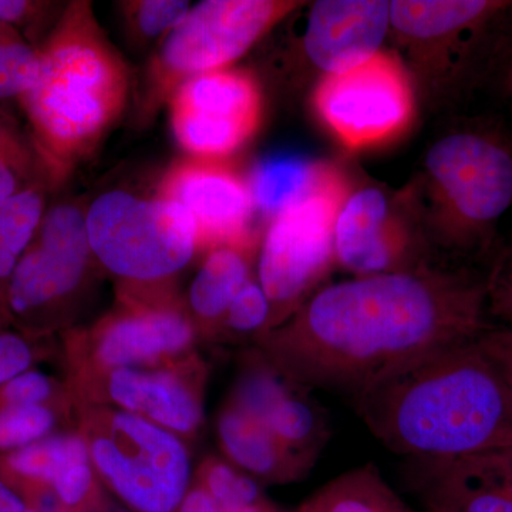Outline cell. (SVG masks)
<instances>
[{
	"label": "cell",
	"instance_id": "obj_1",
	"mask_svg": "<svg viewBox=\"0 0 512 512\" xmlns=\"http://www.w3.org/2000/svg\"><path fill=\"white\" fill-rule=\"evenodd\" d=\"M487 282L426 264L356 276L313 293L258 349L303 389L356 400L384 377L439 350L477 339Z\"/></svg>",
	"mask_w": 512,
	"mask_h": 512
},
{
	"label": "cell",
	"instance_id": "obj_2",
	"mask_svg": "<svg viewBox=\"0 0 512 512\" xmlns=\"http://www.w3.org/2000/svg\"><path fill=\"white\" fill-rule=\"evenodd\" d=\"M369 430L416 461L460 460L512 437V389L478 338L384 377L355 400Z\"/></svg>",
	"mask_w": 512,
	"mask_h": 512
},
{
	"label": "cell",
	"instance_id": "obj_3",
	"mask_svg": "<svg viewBox=\"0 0 512 512\" xmlns=\"http://www.w3.org/2000/svg\"><path fill=\"white\" fill-rule=\"evenodd\" d=\"M39 59V76L18 103L55 188L123 117L131 73L87 0L67 2L39 47Z\"/></svg>",
	"mask_w": 512,
	"mask_h": 512
},
{
	"label": "cell",
	"instance_id": "obj_4",
	"mask_svg": "<svg viewBox=\"0 0 512 512\" xmlns=\"http://www.w3.org/2000/svg\"><path fill=\"white\" fill-rule=\"evenodd\" d=\"M424 170L441 241L461 251L487 244L512 205V133L478 123L448 131L427 150Z\"/></svg>",
	"mask_w": 512,
	"mask_h": 512
},
{
	"label": "cell",
	"instance_id": "obj_5",
	"mask_svg": "<svg viewBox=\"0 0 512 512\" xmlns=\"http://www.w3.org/2000/svg\"><path fill=\"white\" fill-rule=\"evenodd\" d=\"M77 404L79 431L101 483L130 512H178L194 481L184 440L116 407Z\"/></svg>",
	"mask_w": 512,
	"mask_h": 512
},
{
	"label": "cell",
	"instance_id": "obj_6",
	"mask_svg": "<svg viewBox=\"0 0 512 512\" xmlns=\"http://www.w3.org/2000/svg\"><path fill=\"white\" fill-rule=\"evenodd\" d=\"M86 227L97 264L120 285L174 284L198 252L190 215L160 197L104 192L87 208Z\"/></svg>",
	"mask_w": 512,
	"mask_h": 512
},
{
	"label": "cell",
	"instance_id": "obj_7",
	"mask_svg": "<svg viewBox=\"0 0 512 512\" xmlns=\"http://www.w3.org/2000/svg\"><path fill=\"white\" fill-rule=\"evenodd\" d=\"M198 336L174 284L120 285L111 312L70 339L76 382L111 370L178 362L192 356Z\"/></svg>",
	"mask_w": 512,
	"mask_h": 512
},
{
	"label": "cell",
	"instance_id": "obj_8",
	"mask_svg": "<svg viewBox=\"0 0 512 512\" xmlns=\"http://www.w3.org/2000/svg\"><path fill=\"white\" fill-rule=\"evenodd\" d=\"M299 5L288 0H207L191 8L148 63L140 120L147 123L191 77L227 69Z\"/></svg>",
	"mask_w": 512,
	"mask_h": 512
},
{
	"label": "cell",
	"instance_id": "obj_9",
	"mask_svg": "<svg viewBox=\"0 0 512 512\" xmlns=\"http://www.w3.org/2000/svg\"><path fill=\"white\" fill-rule=\"evenodd\" d=\"M349 192L335 170L319 165L308 190L269 222L258 282L271 303L269 330L292 315L335 261V227Z\"/></svg>",
	"mask_w": 512,
	"mask_h": 512
},
{
	"label": "cell",
	"instance_id": "obj_10",
	"mask_svg": "<svg viewBox=\"0 0 512 512\" xmlns=\"http://www.w3.org/2000/svg\"><path fill=\"white\" fill-rule=\"evenodd\" d=\"M97 266L86 210L76 202L47 208L6 286L9 316L40 328L62 322L89 291Z\"/></svg>",
	"mask_w": 512,
	"mask_h": 512
},
{
	"label": "cell",
	"instance_id": "obj_11",
	"mask_svg": "<svg viewBox=\"0 0 512 512\" xmlns=\"http://www.w3.org/2000/svg\"><path fill=\"white\" fill-rule=\"evenodd\" d=\"M313 103L320 119L352 150L397 136L413 113L409 76L396 57L383 52L348 72L323 77Z\"/></svg>",
	"mask_w": 512,
	"mask_h": 512
},
{
	"label": "cell",
	"instance_id": "obj_12",
	"mask_svg": "<svg viewBox=\"0 0 512 512\" xmlns=\"http://www.w3.org/2000/svg\"><path fill=\"white\" fill-rule=\"evenodd\" d=\"M175 140L192 157L220 160L261 126L262 93L251 73L235 69L198 74L168 100Z\"/></svg>",
	"mask_w": 512,
	"mask_h": 512
},
{
	"label": "cell",
	"instance_id": "obj_13",
	"mask_svg": "<svg viewBox=\"0 0 512 512\" xmlns=\"http://www.w3.org/2000/svg\"><path fill=\"white\" fill-rule=\"evenodd\" d=\"M204 367L195 357L156 367L117 369L76 382L77 402L104 404L190 439L204 419Z\"/></svg>",
	"mask_w": 512,
	"mask_h": 512
},
{
	"label": "cell",
	"instance_id": "obj_14",
	"mask_svg": "<svg viewBox=\"0 0 512 512\" xmlns=\"http://www.w3.org/2000/svg\"><path fill=\"white\" fill-rule=\"evenodd\" d=\"M157 197L180 205L195 227L197 251L255 248L251 232L254 200L248 180L217 160L188 158L168 168Z\"/></svg>",
	"mask_w": 512,
	"mask_h": 512
},
{
	"label": "cell",
	"instance_id": "obj_15",
	"mask_svg": "<svg viewBox=\"0 0 512 512\" xmlns=\"http://www.w3.org/2000/svg\"><path fill=\"white\" fill-rule=\"evenodd\" d=\"M389 28L386 0H319L309 10L303 50L326 76L345 73L380 52Z\"/></svg>",
	"mask_w": 512,
	"mask_h": 512
},
{
	"label": "cell",
	"instance_id": "obj_16",
	"mask_svg": "<svg viewBox=\"0 0 512 512\" xmlns=\"http://www.w3.org/2000/svg\"><path fill=\"white\" fill-rule=\"evenodd\" d=\"M335 261L356 276L409 271L417 264L399 224H392L389 202L379 188L348 195L336 220Z\"/></svg>",
	"mask_w": 512,
	"mask_h": 512
},
{
	"label": "cell",
	"instance_id": "obj_17",
	"mask_svg": "<svg viewBox=\"0 0 512 512\" xmlns=\"http://www.w3.org/2000/svg\"><path fill=\"white\" fill-rule=\"evenodd\" d=\"M429 512H512V484L474 457L417 461Z\"/></svg>",
	"mask_w": 512,
	"mask_h": 512
},
{
	"label": "cell",
	"instance_id": "obj_18",
	"mask_svg": "<svg viewBox=\"0 0 512 512\" xmlns=\"http://www.w3.org/2000/svg\"><path fill=\"white\" fill-rule=\"evenodd\" d=\"M510 2L491 0H393L390 28L413 42L456 45L480 39Z\"/></svg>",
	"mask_w": 512,
	"mask_h": 512
},
{
	"label": "cell",
	"instance_id": "obj_19",
	"mask_svg": "<svg viewBox=\"0 0 512 512\" xmlns=\"http://www.w3.org/2000/svg\"><path fill=\"white\" fill-rule=\"evenodd\" d=\"M217 436L229 463L259 483H291L312 467L282 446L264 423L229 403L218 414Z\"/></svg>",
	"mask_w": 512,
	"mask_h": 512
},
{
	"label": "cell",
	"instance_id": "obj_20",
	"mask_svg": "<svg viewBox=\"0 0 512 512\" xmlns=\"http://www.w3.org/2000/svg\"><path fill=\"white\" fill-rule=\"evenodd\" d=\"M254 249L221 247L207 252L185 302L198 335L217 338L229 305L252 278Z\"/></svg>",
	"mask_w": 512,
	"mask_h": 512
},
{
	"label": "cell",
	"instance_id": "obj_21",
	"mask_svg": "<svg viewBox=\"0 0 512 512\" xmlns=\"http://www.w3.org/2000/svg\"><path fill=\"white\" fill-rule=\"evenodd\" d=\"M90 460L89 446L80 431L57 433L8 454L6 468L20 483L28 484L23 493L29 505L39 495L52 494L50 488L67 468ZM53 495V494H52Z\"/></svg>",
	"mask_w": 512,
	"mask_h": 512
},
{
	"label": "cell",
	"instance_id": "obj_22",
	"mask_svg": "<svg viewBox=\"0 0 512 512\" xmlns=\"http://www.w3.org/2000/svg\"><path fill=\"white\" fill-rule=\"evenodd\" d=\"M298 512H410L372 464L323 485Z\"/></svg>",
	"mask_w": 512,
	"mask_h": 512
},
{
	"label": "cell",
	"instance_id": "obj_23",
	"mask_svg": "<svg viewBox=\"0 0 512 512\" xmlns=\"http://www.w3.org/2000/svg\"><path fill=\"white\" fill-rule=\"evenodd\" d=\"M305 392L296 384L271 410L264 424L282 446L312 466L325 443L326 426L319 407Z\"/></svg>",
	"mask_w": 512,
	"mask_h": 512
},
{
	"label": "cell",
	"instance_id": "obj_24",
	"mask_svg": "<svg viewBox=\"0 0 512 512\" xmlns=\"http://www.w3.org/2000/svg\"><path fill=\"white\" fill-rule=\"evenodd\" d=\"M319 164L296 156L269 157L248 178L255 210L274 218L308 190Z\"/></svg>",
	"mask_w": 512,
	"mask_h": 512
},
{
	"label": "cell",
	"instance_id": "obj_25",
	"mask_svg": "<svg viewBox=\"0 0 512 512\" xmlns=\"http://www.w3.org/2000/svg\"><path fill=\"white\" fill-rule=\"evenodd\" d=\"M46 185L0 201V292L35 237L47 210Z\"/></svg>",
	"mask_w": 512,
	"mask_h": 512
},
{
	"label": "cell",
	"instance_id": "obj_26",
	"mask_svg": "<svg viewBox=\"0 0 512 512\" xmlns=\"http://www.w3.org/2000/svg\"><path fill=\"white\" fill-rule=\"evenodd\" d=\"M42 185L52 188L29 131L0 109V201Z\"/></svg>",
	"mask_w": 512,
	"mask_h": 512
},
{
	"label": "cell",
	"instance_id": "obj_27",
	"mask_svg": "<svg viewBox=\"0 0 512 512\" xmlns=\"http://www.w3.org/2000/svg\"><path fill=\"white\" fill-rule=\"evenodd\" d=\"M208 494L231 512H275L266 500L261 483L229 461L210 457L194 477Z\"/></svg>",
	"mask_w": 512,
	"mask_h": 512
},
{
	"label": "cell",
	"instance_id": "obj_28",
	"mask_svg": "<svg viewBox=\"0 0 512 512\" xmlns=\"http://www.w3.org/2000/svg\"><path fill=\"white\" fill-rule=\"evenodd\" d=\"M117 5L128 39L141 47L161 45L191 9L183 0H124Z\"/></svg>",
	"mask_w": 512,
	"mask_h": 512
},
{
	"label": "cell",
	"instance_id": "obj_29",
	"mask_svg": "<svg viewBox=\"0 0 512 512\" xmlns=\"http://www.w3.org/2000/svg\"><path fill=\"white\" fill-rule=\"evenodd\" d=\"M39 50L0 22V104L19 101L39 76Z\"/></svg>",
	"mask_w": 512,
	"mask_h": 512
},
{
	"label": "cell",
	"instance_id": "obj_30",
	"mask_svg": "<svg viewBox=\"0 0 512 512\" xmlns=\"http://www.w3.org/2000/svg\"><path fill=\"white\" fill-rule=\"evenodd\" d=\"M59 413L49 404L0 407V451L13 453L52 436Z\"/></svg>",
	"mask_w": 512,
	"mask_h": 512
},
{
	"label": "cell",
	"instance_id": "obj_31",
	"mask_svg": "<svg viewBox=\"0 0 512 512\" xmlns=\"http://www.w3.org/2000/svg\"><path fill=\"white\" fill-rule=\"evenodd\" d=\"M269 323L271 303L259 282L251 278L229 305L217 338L227 336L239 339L256 336L259 340L268 332Z\"/></svg>",
	"mask_w": 512,
	"mask_h": 512
},
{
	"label": "cell",
	"instance_id": "obj_32",
	"mask_svg": "<svg viewBox=\"0 0 512 512\" xmlns=\"http://www.w3.org/2000/svg\"><path fill=\"white\" fill-rule=\"evenodd\" d=\"M66 5L49 0H0V22L15 29L39 50Z\"/></svg>",
	"mask_w": 512,
	"mask_h": 512
},
{
	"label": "cell",
	"instance_id": "obj_33",
	"mask_svg": "<svg viewBox=\"0 0 512 512\" xmlns=\"http://www.w3.org/2000/svg\"><path fill=\"white\" fill-rule=\"evenodd\" d=\"M495 42L488 59V72L501 97L512 107V2L495 20Z\"/></svg>",
	"mask_w": 512,
	"mask_h": 512
},
{
	"label": "cell",
	"instance_id": "obj_34",
	"mask_svg": "<svg viewBox=\"0 0 512 512\" xmlns=\"http://www.w3.org/2000/svg\"><path fill=\"white\" fill-rule=\"evenodd\" d=\"M59 387L52 377L37 370H26L0 389V407L37 406L57 399Z\"/></svg>",
	"mask_w": 512,
	"mask_h": 512
},
{
	"label": "cell",
	"instance_id": "obj_35",
	"mask_svg": "<svg viewBox=\"0 0 512 512\" xmlns=\"http://www.w3.org/2000/svg\"><path fill=\"white\" fill-rule=\"evenodd\" d=\"M487 305L512 329V247L501 256L487 281Z\"/></svg>",
	"mask_w": 512,
	"mask_h": 512
},
{
	"label": "cell",
	"instance_id": "obj_36",
	"mask_svg": "<svg viewBox=\"0 0 512 512\" xmlns=\"http://www.w3.org/2000/svg\"><path fill=\"white\" fill-rule=\"evenodd\" d=\"M35 359L32 345L19 333L0 330V389L29 370Z\"/></svg>",
	"mask_w": 512,
	"mask_h": 512
},
{
	"label": "cell",
	"instance_id": "obj_37",
	"mask_svg": "<svg viewBox=\"0 0 512 512\" xmlns=\"http://www.w3.org/2000/svg\"><path fill=\"white\" fill-rule=\"evenodd\" d=\"M478 343L500 367L512 389V329H487L478 336Z\"/></svg>",
	"mask_w": 512,
	"mask_h": 512
},
{
	"label": "cell",
	"instance_id": "obj_38",
	"mask_svg": "<svg viewBox=\"0 0 512 512\" xmlns=\"http://www.w3.org/2000/svg\"><path fill=\"white\" fill-rule=\"evenodd\" d=\"M491 468L498 476L512 484V437L498 446L488 448L481 453L470 456Z\"/></svg>",
	"mask_w": 512,
	"mask_h": 512
},
{
	"label": "cell",
	"instance_id": "obj_39",
	"mask_svg": "<svg viewBox=\"0 0 512 512\" xmlns=\"http://www.w3.org/2000/svg\"><path fill=\"white\" fill-rule=\"evenodd\" d=\"M178 512H231L227 508L222 507L218 504L214 498L211 497L201 485L194 483L187 495H185L183 503H181Z\"/></svg>",
	"mask_w": 512,
	"mask_h": 512
},
{
	"label": "cell",
	"instance_id": "obj_40",
	"mask_svg": "<svg viewBox=\"0 0 512 512\" xmlns=\"http://www.w3.org/2000/svg\"><path fill=\"white\" fill-rule=\"evenodd\" d=\"M30 508L26 498L0 477V512H28Z\"/></svg>",
	"mask_w": 512,
	"mask_h": 512
},
{
	"label": "cell",
	"instance_id": "obj_41",
	"mask_svg": "<svg viewBox=\"0 0 512 512\" xmlns=\"http://www.w3.org/2000/svg\"><path fill=\"white\" fill-rule=\"evenodd\" d=\"M93 512H130L128 510H110L109 507H107L106 504L101 505L100 508H97L96 511Z\"/></svg>",
	"mask_w": 512,
	"mask_h": 512
},
{
	"label": "cell",
	"instance_id": "obj_42",
	"mask_svg": "<svg viewBox=\"0 0 512 512\" xmlns=\"http://www.w3.org/2000/svg\"><path fill=\"white\" fill-rule=\"evenodd\" d=\"M28 512H37L36 510H33V508H30Z\"/></svg>",
	"mask_w": 512,
	"mask_h": 512
}]
</instances>
